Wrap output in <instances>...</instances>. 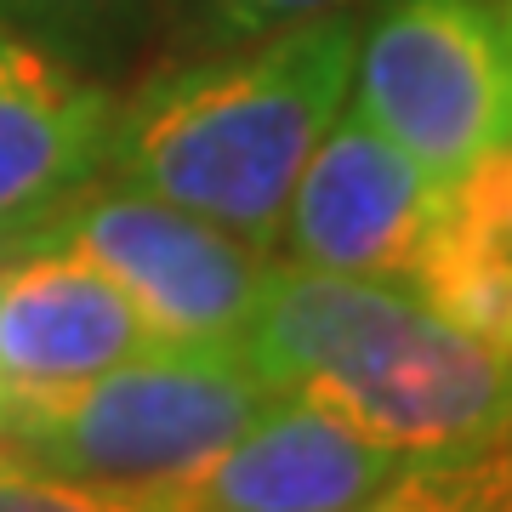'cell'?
<instances>
[{
	"mask_svg": "<svg viewBox=\"0 0 512 512\" xmlns=\"http://www.w3.org/2000/svg\"><path fill=\"white\" fill-rule=\"evenodd\" d=\"M353 35V12H325L245 46L171 57L114 109L103 177L279 251L296 177L348 103Z\"/></svg>",
	"mask_w": 512,
	"mask_h": 512,
	"instance_id": "cell-1",
	"label": "cell"
},
{
	"mask_svg": "<svg viewBox=\"0 0 512 512\" xmlns=\"http://www.w3.org/2000/svg\"><path fill=\"white\" fill-rule=\"evenodd\" d=\"M239 353L399 461H456L512 421V359L393 279L274 262Z\"/></svg>",
	"mask_w": 512,
	"mask_h": 512,
	"instance_id": "cell-2",
	"label": "cell"
},
{
	"mask_svg": "<svg viewBox=\"0 0 512 512\" xmlns=\"http://www.w3.org/2000/svg\"><path fill=\"white\" fill-rule=\"evenodd\" d=\"M274 404L239 342H154L126 365L46 393H6L0 439L52 473L160 490L194 473Z\"/></svg>",
	"mask_w": 512,
	"mask_h": 512,
	"instance_id": "cell-3",
	"label": "cell"
},
{
	"mask_svg": "<svg viewBox=\"0 0 512 512\" xmlns=\"http://www.w3.org/2000/svg\"><path fill=\"white\" fill-rule=\"evenodd\" d=\"M348 103L433 183L512 143V29L501 0H376L353 35Z\"/></svg>",
	"mask_w": 512,
	"mask_h": 512,
	"instance_id": "cell-4",
	"label": "cell"
},
{
	"mask_svg": "<svg viewBox=\"0 0 512 512\" xmlns=\"http://www.w3.org/2000/svg\"><path fill=\"white\" fill-rule=\"evenodd\" d=\"M29 239L63 245L114 279L154 342H239L274 274V251L114 177L80 188Z\"/></svg>",
	"mask_w": 512,
	"mask_h": 512,
	"instance_id": "cell-5",
	"label": "cell"
},
{
	"mask_svg": "<svg viewBox=\"0 0 512 512\" xmlns=\"http://www.w3.org/2000/svg\"><path fill=\"white\" fill-rule=\"evenodd\" d=\"M439 200L444 183H433L393 137L342 103L291 188L279 245L285 262L302 268L410 285Z\"/></svg>",
	"mask_w": 512,
	"mask_h": 512,
	"instance_id": "cell-6",
	"label": "cell"
},
{
	"mask_svg": "<svg viewBox=\"0 0 512 512\" xmlns=\"http://www.w3.org/2000/svg\"><path fill=\"white\" fill-rule=\"evenodd\" d=\"M404 467L410 461L370 444L330 410L274 393L228 450L148 490V501L171 512H353Z\"/></svg>",
	"mask_w": 512,
	"mask_h": 512,
	"instance_id": "cell-7",
	"label": "cell"
},
{
	"mask_svg": "<svg viewBox=\"0 0 512 512\" xmlns=\"http://www.w3.org/2000/svg\"><path fill=\"white\" fill-rule=\"evenodd\" d=\"M114 109L109 80L0 23V251L103 177Z\"/></svg>",
	"mask_w": 512,
	"mask_h": 512,
	"instance_id": "cell-8",
	"label": "cell"
},
{
	"mask_svg": "<svg viewBox=\"0 0 512 512\" xmlns=\"http://www.w3.org/2000/svg\"><path fill=\"white\" fill-rule=\"evenodd\" d=\"M154 348L143 313L86 256L23 239L0 251V387L46 393Z\"/></svg>",
	"mask_w": 512,
	"mask_h": 512,
	"instance_id": "cell-9",
	"label": "cell"
},
{
	"mask_svg": "<svg viewBox=\"0 0 512 512\" xmlns=\"http://www.w3.org/2000/svg\"><path fill=\"white\" fill-rule=\"evenodd\" d=\"M410 291L512 359V143L478 154L456 183H444Z\"/></svg>",
	"mask_w": 512,
	"mask_h": 512,
	"instance_id": "cell-10",
	"label": "cell"
},
{
	"mask_svg": "<svg viewBox=\"0 0 512 512\" xmlns=\"http://www.w3.org/2000/svg\"><path fill=\"white\" fill-rule=\"evenodd\" d=\"M165 0H0V23L23 29L74 69L109 80L137 57Z\"/></svg>",
	"mask_w": 512,
	"mask_h": 512,
	"instance_id": "cell-11",
	"label": "cell"
},
{
	"mask_svg": "<svg viewBox=\"0 0 512 512\" xmlns=\"http://www.w3.org/2000/svg\"><path fill=\"white\" fill-rule=\"evenodd\" d=\"M348 6L353 0H165L160 29L177 46V57H194L279 35V29H296L325 12H348Z\"/></svg>",
	"mask_w": 512,
	"mask_h": 512,
	"instance_id": "cell-12",
	"label": "cell"
},
{
	"mask_svg": "<svg viewBox=\"0 0 512 512\" xmlns=\"http://www.w3.org/2000/svg\"><path fill=\"white\" fill-rule=\"evenodd\" d=\"M0 512H171L154 507L137 490H114V484H86V478L52 473L29 461L23 450H0Z\"/></svg>",
	"mask_w": 512,
	"mask_h": 512,
	"instance_id": "cell-13",
	"label": "cell"
},
{
	"mask_svg": "<svg viewBox=\"0 0 512 512\" xmlns=\"http://www.w3.org/2000/svg\"><path fill=\"white\" fill-rule=\"evenodd\" d=\"M444 490L461 512H512V421L490 444H478L456 461H433Z\"/></svg>",
	"mask_w": 512,
	"mask_h": 512,
	"instance_id": "cell-14",
	"label": "cell"
},
{
	"mask_svg": "<svg viewBox=\"0 0 512 512\" xmlns=\"http://www.w3.org/2000/svg\"><path fill=\"white\" fill-rule=\"evenodd\" d=\"M353 512H461V507L450 501L444 478L433 473V461H416V467H404L387 490H376L365 507H353Z\"/></svg>",
	"mask_w": 512,
	"mask_h": 512,
	"instance_id": "cell-15",
	"label": "cell"
},
{
	"mask_svg": "<svg viewBox=\"0 0 512 512\" xmlns=\"http://www.w3.org/2000/svg\"><path fill=\"white\" fill-rule=\"evenodd\" d=\"M501 12H507V29H512V0H501Z\"/></svg>",
	"mask_w": 512,
	"mask_h": 512,
	"instance_id": "cell-16",
	"label": "cell"
},
{
	"mask_svg": "<svg viewBox=\"0 0 512 512\" xmlns=\"http://www.w3.org/2000/svg\"><path fill=\"white\" fill-rule=\"evenodd\" d=\"M0 410H6V387H0Z\"/></svg>",
	"mask_w": 512,
	"mask_h": 512,
	"instance_id": "cell-17",
	"label": "cell"
}]
</instances>
